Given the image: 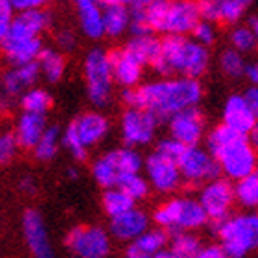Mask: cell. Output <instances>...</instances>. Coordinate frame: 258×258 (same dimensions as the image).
I'll return each mask as SVG.
<instances>
[{"instance_id": "obj_47", "label": "cell", "mask_w": 258, "mask_h": 258, "mask_svg": "<svg viewBox=\"0 0 258 258\" xmlns=\"http://www.w3.org/2000/svg\"><path fill=\"white\" fill-rule=\"evenodd\" d=\"M243 96V100L247 102V105L251 109H253L254 113L258 114V89L256 87H251V89H247L245 91V94H242Z\"/></svg>"}, {"instance_id": "obj_23", "label": "cell", "mask_w": 258, "mask_h": 258, "mask_svg": "<svg viewBox=\"0 0 258 258\" xmlns=\"http://www.w3.org/2000/svg\"><path fill=\"white\" fill-rule=\"evenodd\" d=\"M103 17V33L109 37H120L129 30V8L125 4H111L102 10Z\"/></svg>"}, {"instance_id": "obj_33", "label": "cell", "mask_w": 258, "mask_h": 258, "mask_svg": "<svg viewBox=\"0 0 258 258\" xmlns=\"http://www.w3.org/2000/svg\"><path fill=\"white\" fill-rule=\"evenodd\" d=\"M135 207V201L129 196H125L124 192L120 188H107L105 194H103V209L107 212L111 218L114 216H120L127 212L129 209H133Z\"/></svg>"}, {"instance_id": "obj_6", "label": "cell", "mask_w": 258, "mask_h": 258, "mask_svg": "<svg viewBox=\"0 0 258 258\" xmlns=\"http://www.w3.org/2000/svg\"><path fill=\"white\" fill-rule=\"evenodd\" d=\"M153 220L161 229L175 232H188L203 227L209 218L199 201L192 198H177L161 205L153 214Z\"/></svg>"}, {"instance_id": "obj_49", "label": "cell", "mask_w": 258, "mask_h": 258, "mask_svg": "<svg viewBox=\"0 0 258 258\" xmlns=\"http://www.w3.org/2000/svg\"><path fill=\"white\" fill-rule=\"evenodd\" d=\"M21 188L26 194H33L35 192V181H33L32 177H24L21 181Z\"/></svg>"}, {"instance_id": "obj_11", "label": "cell", "mask_w": 258, "mask_h": 258, "mask_svg": "<svg viewBox=\"0 0 258 258\" xmlns=\"http://www.w3.org/2000/svg\"><path fill=\"white\" fill-rule=\"evenodd\" d=\"M157 122L159 120L144 109L127 107L120 120V135L127 148L135 146H148L155 137Z\"/></svg>"}, {"instance_id": "obj_34", "label": "cell", "mask_w": 258, "mask_h": 258, "mask_svg": "<svg viewBox=\"0 0 258 258\" xmlns=\"http://www.w3.org/2000/svg\"><path fill=\"white\" fill-rule=\"evenodd\" d=\"M116 188L122 190L133 201H139V199H144L150 194V183L140 173H129V175H124L120 179Z\"/></svg>"}, {"instance_id": "obj_40", "label": "cell", "mask_w": 258, "mask_h": 258, "mask_svg": "<svg viewBox=\"0 0 258 258\" xmlns=\"http://www.w3.org/2000/svg\"><path fill=\"white\" fill-rule=\"evenodd\" d=\"M17 151H19V144H17L15 135L11 131L0 133V164H10L15 159Z\"/></svg>"}, {"instance_id": "obj_12", "label": "cell", "mask_w": 258, "mask_h": 258, "mask_svg": "<svg viewBox=\"0 0 258 258\" xmlns=\"http://www.w3.org/2000/svg\"><path fill=\"white\" fill-rule=\"evenodd\" d=\"M201 21L198 0H168L161 32L164 35H188Z\"/></svg>"}, {"instance_id": "obj_5", "label": "cell", "mask_w": 258, "mask_h": 258, "mask_svg": "<svg viewBox=\"0 0 258 258\" xmlns=\"http://www.w3.org/2000/svg\"><path fill=\"white\" fill-rule=\"evenodd\" d=\"M144 161L135 148H116L107 151L105 155L94 161L92 164V177L103 188H114L118 181L129 173H139Z\"/></svg>"}, {"instance_id": "obj_42", "label": "cell", "mask_w": 258, "mask_h": 258, "mask_svg": "<svg viewBox=\"0 0 258 258\" xmlns=\"http://www.w3.org/2000/svg\"><path fill=\"white\" fill-rule=\"evenodd\" d=\"M155 151L159 153V155L166 157V159H170V161L177 162V159L181 157V153L184 151V146L179 144L177 140H173V139H164V140H161V142L157 144Z\"/></svg>"}, {"instance_id": "obj_50", "label": "cell", "mask_w": 258, "mask_h": 258, "mask_svg": "<svg viewBox=\"0 0 258 258\" xmlns=\"http://www.w3.org/2000/svg\"><path fill=\"white\" fill-rule=\"evenodd\" d=\"M10 107H11V98L4 96V94L0 92V113H4V111H8Z\"/></svg>"}, {"instance_id": "obj_41", "label": "cell", "mask_w": 258, "mask_h": 258, "mask_svg": "<svg viewBox=\"0 0 258 258\" xmlns=\"http://www.w3.org/2000/svg\"><path fill=\"white\" fill-rule=\"evenodd\" d=\"M225 2L227 0H198V8H199V13H201V19H203V21H210V22L220 21L221 8H223Z\"/></svg>"}, {"instance_id": "obj_20", "label": "cell", "mask_w": 258, "mask_h": 258, "mask_svg": "<svg viewBox=\"0 0 258 258\" xmlns=\"http://www.w3.org/2000/svg\"><path fill=\"white\" fill-rule=\"evenodd\" d=\"M111 61V72H113V81L124 89H135L139 87L142 80V72H144V64L139 59H135L127 50H114L109 54Z\"/></svg>"}, {"instance_id": "obj_18", "label": "cell", "mask_w": 258, "mask_h": 258, "mask_svg": "<svg viewBox=\"0 0 258 258\" xmlns=\"http://www.w3.org/2000/svg\"><path fill=\"white\" fill-rule=\"evenodd\" d=\"M39 67L35 61L24 64H13L10 70H6L2 80H0V87H2V94L8 98L21 96L22 92H26L28 89H32L39 80Z\"/></svg>"}, {"instance_id": "obj_28", "label": "cell", "mask_w": 258, "mask_h": 258, "mask_svg": "<svg viewBox=\"0 0 258 258\" xmlns=\"http://www.w3.org/2000/svg\"><path fill=\"white\" fill-rule=\"evenodd\" d=\"M21 107H22V113L43 114V116H46V113L52 107V96L44 89L32 87V89H28L26 92L21 94Z\"/></svg>"}, {"instance_id": "obj_13", "label": "cell", "mask_w": 258, "mask_h": 258, "mask_svg": "<svg viewBox=\"0 0 258 258\" xmlns=\"http://www.w3.org/2000/svg\"><path fill=\"white\" fill-rule=\"evenodd\" d=\"M232 203H234L232 184L227 179L218 177L214 181H209L199 196V205L203 207L210 221H221L229 218Z\"/></svg>"}, {"instance_id": "obj_10", "label": "cell", "mask_w": 258, "mask_h": 258, "mask_svg": "<svg viewBox=\"0 0 258 258\" xmlns=\"http://www.w3.org/2000/svg\"><path fill=\"white\" fill-rule=\"evenodd\" d=\"M67 245L78 258H105L111 251L107 232L100 227H76L67 236Z\"/></svg>"}, {"instance_id": "obj_35", "label": "cell", "mask_w": 258, "mask_h": 258, "mask_svg": "<svg viewBox=\"0 0 258 258\" xmlns=\"http://www.w3.org/2000/svg\"><path fill=\"white\" fill-rule=\"evenodd\" d=\"M231 44L232 50H236L238 54H249L256 48V33L247 26H238L231 33Z\"/></svg>"}, {"instance_id": "obj_44", "label": "cell", "mask_w": 258, "mask_h": 258, "mask_svg": "<svg viewBox=\"0 0 258 258\" xmlns=\"http://www.w3.org/2000/svg\"><path fill=\"white\" fill-rule=\"evenodd\" d=\"M13 11H32V10H43L48 4V0H10Z\"/></svg>"}, {"instance_id": "obj_48", "label": "cell", "mask_w": 258, "mask_h": 258, "mask_svg": "<svg viewBox=\"0 0 258 258\" xmlns=\"http://www.w3.org/2000/svg\"><path fill=\"white\" fill-rule=\"evenodd\" d=\"M243 76L247 78L249 83H251V85L256 87V81H258V67H256V63H249V64H245V70H243Z\"/></svg>"}, {"instance_id": "obj_7", "label": "cell", "mask_w": 258, "mask_h": 258, "mask_svg": "<svg viewBox=\"0 0 258 258\" xmlns=\"http://www.w3.org/2000/svg\"><path fill=\"white\" fill-rule=\"evenodd\" d=\"M87 83V94L94 107H105L113 96V72L109 52L103 48H92L83 64Z\"/></svg>"}, {"instance_id": "obj_55", "label": "cell", "mask_w": 258, "mask_h": 258, "mask_svg": "<svg viewBox=\"0 0 258 258\" xmlns=\"http://www.w3.org/2000/svg\"><path fill=\"white\" fill-rule=\"evenodd\" d=\"M72 2H74V4H76V8H78V6L89 4V2H96V0H72Z\"/></svg>"}, {"instance_id": "obj_38", "label": "cell", "mask_w": 258, "mask_h": 258, "mask_svg": "<svg viewBox=\"0 0 258 258\" xmlns=\"http://www.w3.org/2000/svg\"><path fill=\"white\" fill-rule=\"evenodd\" d=\"M61 144H63L64 148L70 151V155L74 157L76 161L83 162L87 159V155H89V150H87L85 146L81 144L80 139L76 137L74 129L70 127V125L64 129L63 133H61Z\"/></svg>"}, {"instance_id": "obj_29", "label": "cell", "mask_w": 258, "mask_h": 258, "mask_svg": "<svg viewBox=\"0 0 258 258\" xmlns=\"http://www.w3.org/2000/svg\"><path fill=\"white\" fill-rule=\"evenodd\" d=\"M50 13L44 10H32V11H22L19 15H15L13 19V24L19 26L24 32L32 33V35H37L41 37V33L50 26Z\"/></svg>"}, {"instance_id": "obj_15", "label": "cell", "mask_w": 258, "mask_h": 258, "mask_svg": "<svg viewBox=\"0 0 258 258\" xmlns=\"http://www.w3.org/2000/svg\"><path fill=\"white\" fill-rule=\"evenodd\" d=\"M142 166L146 168V175H148L151 186L159 192H173L181 184V173H179L177 162L159 155L157 151L148 155Z\"/></svg>"}, {"instance_id": "obj_14", "label": "cell", "mask_w": 258, "mask_h": 258, "mask_svg": "<svg viewBox=\"0 0 258 258\" xmlns=\"http://www.w3.org/2000/svg\"><path fill=\"white\" fill-rule=\"evenodd\" d=\"M168 129H170V139L177 140L184 148L199 146V142L205 137L203 113L198 107L179 111L172 118H168Z\"/></svg>"}, {"instance_id": "obj_21", "label": "cell", "mask_w": 258, "mask_h": 258, "mask_svg": "<svg viewBox=\"0 0 258 258\" xmlns=\"http://www.w3.org/2000/svg\"><path fill=\"white\" fill-rule=\"evenodd\" d=\"M150 218L140 209H129L127 212L111 218V232L118 240H135L148 231Z\"/></svg>"}, {"instance_id": "obj_22", "label": "cell", "mask_w": 258, "mask_h": 258, "mask_svg": "<svg viewBox=\"0 0 258 258\" xmlns=\"http://www.w3.org/2000/svg\"><path fill=\"white\" fill-rule=\"evenodd\" d=\"M46 125H48L46 124V116H43V114L22 113L17 118L15 131H13L19 148L33 150V146L37 144V140L41 139Z\"/></svg>"}, {"instance_id": "obj_4", "label": "cell", "mask_w": 258, "mask_h": 258, "mask_svg": "<svg viewBox=\"0 0 258 258\" xmlns=\"http://www.w3.org/2000/svg\"><path fill=\"white\" fill-rule=\"evenodd\" d=\"M216 234L229 258H245L258 243L256 214H238L221 221H212Z\"/></svg>"}, {"instance_id": "obj_51", "label": "cell", "mask_w": 258, "mask_h": 258, "mask_svg": "<svg viewBox=\"0 0 258 258\" xmlns=\"http://www.w3.org/2000/svg\"><path fill=\"white\" fill-rule=\"evenodd\" d=\"M151 258H173V254L170 251H166V249H161L159 253H155Z\"/></svg>"}, {"instance_id": "obj_45", "label": "cell", "mask_w": 258, "mask_h": 258, "mask_svg": "<svg viewBox=\"0 0 258 258\" xmlns=\"http://www.w3.org/2000/svg\"><path fill=\"white\" fill-rule=\"evenodd\" d=\"M55 43L59 46L63 52H69L76 46V35L74 32H70V30H63V32L57 33V37H55Z\"/></svg>"}, {"instance_id": "obj_26", "label": "cell", "mask_w": 258, "mask_h": 258, "mask_svg": "<svg viewBox=\"0 0 258 258\" xmlns=\"http://www.w3.org/2000/svg\"><path fill=\"white\" fill-rule=\"evenodd\" d=\"M78 17H80L81 32L89 39H102L103 33V17L102 8L98 2H89V4L78 6Z\"/></svg>"}, {"instance_id": "obj_30", "label": "cell", "mask_w": 258, "mask_h": 258, "mask_svg": "<svg viewBox=\"0 0 258 258\" xmlns=\"http://www.w3.org/2000/svg\"><path fill=\"white\" fill-rule=\"evenodd\" d=\"M232 194H234V199L240 201V205L254 209L258 205V173L254 172L236 181V184L232 186Z\"/></svg>"}, {"instance_id": "obj_27", "label": "cell", "mask_w": 258, "mask_h": 258, "mask_svg": "<svg viewBox=\"0 0 258 258\" xmlns=\"http://www.w3.org/2000/svg\"><path fill=\"white\" fill-rule=\"evenodd\" d=\"M61 148V129L57 125H46L37 144L33 146V155L39 161H52Z\"/></svg>"}, {"instance_id": "obj_9", "label": "cell", "mask_w": 258, "mask_h": 258, "mask_svg": "<svg viewBox=\"0 0 258 258\" xmlns=\"http://www.w3.org/2000/svg\"><path fill=\"white\" fill-rule=\"evenodd\" d=\"M43 48L44 46L41 37L24 32L19 26H15L13 22H11L6 37L0 41V50L11 64L32 63V61L37 59Z\"/></svg>"}, {"instance_id": "obj_25", "label": "cell", "mask_w": 258, "mask_h": 258, "mask_svg": "<svg viewBox=\"0 0 258 258\" xmlns=\"http://www.w3.org/2000/svg\"><path fill=\"white\" fill-rule=\"evenodd\" d=\"M129 54L135 59H139L144 64H153V61L161 55V41L151 33V35H139V37H131V41L125 46Z\"/></svg>"}, {"instance_id": "obj_53", "label": "cell", "mask_w": 258, "mask_h": 258, "mask_svg": "<svg viewBox=\"0 0 258 258\" xmlns=\"http://www.w3.org/2000/svg\"><path fill=\"white\" fill-rule=\"evenodd\" d=\"M98 4L103 6H111V4H125V0H96Z\"/></svg>"}, {"instance_id": "obj_31", "label": "cell", "mask_w": 258, "mask_h": 258, "mask_svg": "<svg viewBox=\"0 0 258 258\" xmlns=\"http://www.w3.org/2000/svg\"><path fill=\"white\" fill-rule=\"evenodd\" d=\"M201 249H203L201 242L194 234H190V232H175L170 253L173 254V258H198Z\"/></svg>"}, {"instance_id": "obj_46", "label": "cell", "mask_w": 258, "mask_h": 258, "mask_svg": "<svg viewBox=\"0 0 258 258\" xmlns=\"http://www.w3.org/2000/svg\"><path fill=\"white\" fill-rule=\"evenodd\" d=\"M198 258H229V256H227L225 251H223L220 245H210V247L201 249Z\"/></svg>"}, {"instance_id": "obj_1", "label": "cell", "mask_w": 258, "mask_h": 258, "mask_svg": "<svg viewBox=\"0 0 258 258\" xmlns=\"http://www.w3.org/2000/svg\"><path fill=\"white\" fill-rule=\"evenodd\" d=\"M203 87L192 78H162L135 89H124L122 100L127 107L144 109L157 120H168L179 111L198 107Z\"/></svg>"}, {"instance_id": "obj_54", "label": "cell", "mask_w": 258, "mask_h": 258, "mask_svg": "<svg viewBox=\"0 0 258 258\" xmlns=\"http://www.w3.org/2000/svg\"><path fill=\"white\" fill-rule=\"evenodd\" d=\"M258 21H256V17H251V19H249V24H247V28H251V30H253L254 33H258Z\"/></svg>"}, {"instance_id": "obj_8", "label": "cell", "mask_w": 258, "mask_h": 258, "mask_svg": "<svg viewBox=\"0 0 258 258\" xmlns=\"http://www.w3.org/2000/svg\"><path fill=\"white\" fill-rule=\"evenodd\" d=\"M177 168L181 173V179L188 181L192 184L209 183L221 175L220 166L214 161V157L201 146H188L184 148L181 157L177 159Z\"/></svg>"}, {"instance_id": "obj_3", "label": "cell", "mask_w": 258, "mask_h": 258, "mask_svg": "<svg viewBox=\"0 0 258 258\" xmlns=\"http://www.w3.org/2000/svg\"><path fill=\"white\" fill-rule=\"evenodd\" d=\"M210 52L186 35H166L161 41V55L151 69L157 74H179L181 78L199 80L209 70Z\"/></svg>"}, {"instance_id": "obj_37", "label": "cell", "mask_w": 258, "mask_h": 258, "mask_svg": "<svg viewBox=\"0 0 258 258\" xmlns=\"http://www.w3.org/2000/svg\"><path fill=\"white\" fill-rule=\"evenodd\" d=\"M251 6H253V0H227L221 8L220 21L227 24H236L245 17Z\"/></svg>"}, {"instance_id": "obj_24", "label": "cell", "mask_w": 258, "mask_h": 258, "mask_svg": "<svg viewBox=\"0 0 258 258\" xmlns=\"http://www.w3.org/2000/svg\"><path fill=\"white\" fill-rule=\"evenodd\" d=\"M35 63L39 67V74L43 76L48 83H57V81L63 80L67 63H64V57L59 50L43 48Z\"/></svg>"}, {"instance_id": "obj_52", "label": "cell", "mask_w": 258, "mask_h": 258, "mask_svg": "<svg viewBox=\"0 0 258 258\" xmlns=\"http://www.w3.org/2000/svg\"><path fill=\"white\" fill-rule=\"evenodd\" d=\"M125 2H129V4L133 6V8H144L150 0H125Z\"/></svg>"}, {"instance_id": "obj_43", "label": "cell", "mask_w": 258, "mask_h": 258, "mask_svg": "<svg viewBox=\"0 0 258 258\" xmlns=\"http://www.w3.org/2000/svg\"><path fill=\"white\" fill-rule=\"evenodd\" d=\"M13 19H15V11L11 8L10 0H0V41L6 37Z\"/></svg>"}, {"instance_id": "obj_2", "label": "cell", "mask_w": 258, "mask_h": 258, "mask_svg": "<svg viewBox=\"0 0 258 258\" xmlns=\"http://www.w3.org/2000/svg\"><path fill=\"white\" fill-rule=\"evenodd\" d=\"M207 151L214 157L220 172L225 173L227 179L240 181L256 172V151L249 137L223 124L216 125L209 133Z\"/></svg>"}, {"instance_id": "obj_39", "label": "cell", "mask_w": 258, "mask_h": 258, "mask_svg": "<svg viewBox=\"0 0 258 258\" xmlns=\"http://www.w3.org/2000/svg\"><path fill=\"white\" fill-rule=\"evenodd\" d=\"M192 39L196 41L198 44H201V46H205V48H209V46H212V44L216 43V28H214V22L210 21H201L194 26L192 32Z\"/></svg>"}, {"instance_id": "obj_36", "label": "cell", "mask_w": 258, "mask_h": 258, "mask_svg": "<svg viewBox=\"0 0 258 258\" xmlns=\"http://www.w3.org/2000/svg\"><path fill=\"white\" fill-rule=\"evenodd\" d=\"M245 59H243L242 54H238L236 50H225V52H221V57H220V69L221 72L229 78H240L243 76V70H245Z\"/></svg>"}, {"instance_id": "obj_17", "label": "cell", "mask_w": 258, "mask_h": 258, "mask_svg": "<svg viewBox=\"0 0 258 258\" xmlns=\"http://www.w3.org/2000/svg\"><path fill=\"white\" fill-rule=\"evenodd\" d=\"M256 116L258 114L249 107L242 94H232L227 98L225 105H223V113H221L223 122L221 124L234 129L238 133L249 135L256 129Z\"/></svg>"}, {"instance_id": "obj_32", "label": "cell", "mask_w": 258, "mask_h": 258, "mask_svg": "<svg viewBox=\"0 0 258 258\" xmlns=\"http://www.w3.org/2000/svg\"><path fill=\"white\" fill-rule=\"evenodd\" d=\"M166 242H168V234L164 229H151V231L142 232V234H140L139 238H135L131 243H133L135 247H139L142 253L153 256V254L159 253L161 249H164Z\"/></svg>"}, {"instance_id": "obj_19", "label": "cell", "mask_w": 258, "mask_h": 258, "mask_svg": "<svg viewBox=\"0 0 258 258\" xmlns=\"http://www.w3.org/2000/svg\"><path fill=\"white\" fill-rule=\"evenodd\" d=\"M70 127L74 129L76 137L80 139L81 144L89 150L92 146H98L107 137L111 124H109L107 116H103L102 113H96V111H91V113H83L81 116H78L70 124Z\"/></svg>"}, {"instance_id": "obj_16", "label": "cell", "mask_w": 258, "mask_h": 258, "mask_svg": "<svg viewBox=\"0 0 258 258\" xmlns=\"http://www.w3.org/2000/svg\"><path fill=\"white\" fill-rule=\"evenodd\" d=\"M22 227H24V238L32 254L35 258H55L52 243H50L48 231L44 227L43 216L37 210H26L22 218Z\"/></svg>"}]
</instances>
